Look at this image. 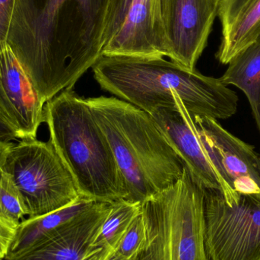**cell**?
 <instances>
[{
	"mask_svg": "<svg viewBox=\"0 0 260 260\" xmlns=\"http://www.w3.org/2000/svg\"><path fill=\"white\" fill-rule=\"evenodd\" d=\"M114 0H17L7 45L44 104L92 68Z\"/></svg>",
	"mask_w": 260,
	"mask_h": 260,
	"instance_id": "cell-1",
	"label": "cell"
},
{
	"mask_svg": "<svg viewBox=\"0 0 260 260\" xmlns=\"http://www.w3.org/2000/svg\"><path fill=\"white\" fill-rule=\"evenodd\" d=\"M91 69L102 89L148 114L176 106L175 97L192 116L227 120L238 111V94L220 78L164 57L102 56Z\"/></svg>",
	"mask_w": 260,
	"mask_h": 260,
	"instance_id": "cell-2",
	"label": "cell"
},
{
	"mask_svg": "<svg viewBox=\"0 0 260 260\" xmlns=\"http://www.w3.org/2000/svg\"><path fill=\"white\" fill-rule=\"evenodd\" d=\"M86 101L124 178L125 200L142 204L180 180L184 164L148 113L118 98Z\"/></svg>",
	"mask_w": 260,
	"mask_h": 260,
	"instance_id": "cell-3",
	"label": "cell"
},
{
	"mask_svg": "<svg viewBox=\"0 0 260 260\" xmlns=\"http://www.w3.org/2000/svg\"><path fill=\"white\" fill-rule=\"evenodd\" d=\"M50 141L74 179L79 195L99 203L126 200L114 152L86 99L64 90L44 106Z\"/></svg>",
	"mask_w": 260,
	"mask_h": 260,
	"instance_id": "cell-4",
	"label": "cell"
},
{
	"mask_svg": "<svg viewBox=\"0 0 260 260\" xmlns=\"http://www.w3.org/2000/svg\"><path fill=\"white\" fill-rule=\"evenodd\" d=\"M141 212L146 241L136 260H209L204 187L186 167L177 183L141 204Z\"/></svg>",
	"mask_w": 260,
	"mask_h": 260,
	"instance_id": "cell-5",
	"label": "cell"
},
{
	"mask_svg": "<svg viewBox=\"0 0 260 260\" xmlns=\"http://www.w3.org/2000/svg\"><path fill=\"white\" fill-rule=\"evenodd\" d=\"M2 171L10 176L29 218L70 206L80 197L73 176L50 142L12 145Z\"/></svg>",
	"mask_w": 260,
	"mask_h": 260,
	"instance_id": "cell-6",
	"label": "cell"
},
{
	"mask_svg": "<svg viewBox=\"0 0 260 260\" xmlns=\"http://www.w3.org/2000/svg\"><path fill=\"white\" fill-rule=\"evenodd\" d=\"M205 247L209 260H260V195L228 203L204 188Z\"/></svg>",
	"mask_w": 260,
	"mask_h": 260,
	"instance_id": "cell-7",
	"label": "cell"
},
{
	"mask_svg": "<svg viewBox=\"0 0 260 260\" xmlns=\"http://www.w3.org/2000/svg\"><path fill=\"white\" fill-rule=\"evenodd\" d=\"M203 147L221 180L238 194L260 195L255 147L234 136L218 120L192 116Z\"/></svg>",
	"mask_w": 260,
	"mask_h": 260,
	"instance_id": "cell-8",
	"label": "cell"
},
{
	"mask_svg": "<svg viewBox=\"0 0 260 260\" xmlns=\"http://www.w3.org/2000/svg\"><path fill=\"white\" fill-rule=\"evenodd\" d=\"M221 0H165L164 21L171 60L196 70L208 44Z\"/></svg>",
	"mask_w": 260,
	"mask_h": 260,
	"instance_id": "cell-9",
	"label": "cell"
},
{
	"mask_svg": "<svg viewBox=\"0 0 260 260\" xmlns=\"http://www.w3.org/2000/svg\"><path fill=\"white\" fill-rule=\"evenodd\" d=\"M175 102L176 106L157 108L149 114L197 183L206 189L219 190L226 202L236 200L240 194L229 187L215 171L192 116L180 98L175 97Z\"/></svg>",
	"mask_w": 260,
	"mask_h": 260,
	"instance_id": "cell-10",
	"label": "cell"
},
{
	"mask_svg": "<svg viewBox=\"0 0 260 260\" xmlns=\"http://www.w3.org/2000/svg\"><path fill=\"white\" fill-rule=\"evenodd\" d=\"M45 104L9 45L0 50V114L22 140L35 139Z\"/></svg>",
	"mask_w": 260,
	"mask_h": 260,
	"instance_id": "cell-11",
	"label": "cell"
},
{
	"mask_svg": "<svg viewBox=\"0 0 260 260\" xmlns=\"http://www.w3.org/2000/svg\"><path fill=\"white\" fill-rule=\"evenodd\" d=\"M112 203L96 202L21 253L6 260H88Z\"/></svg>",
	"mask_w": 260,
	"mask_h": 260,
	"instance_id": "cell-12",
	"label": "cell"
},
{
	"mask_svg": "<svg viewBox=\"0 0 260 260\" xmlns=\"http://www.w3.org/2000/svg\"><path fill=\"white\" fill-rule=\"evenodd\" d=\"M165 0H134L123 26L102 56L169 57L164 21Z\"/></svg>",
	"mask_w": 260,
	"mask_h": 260,
	"instance_id": "cell-13",
	"label": "cell"
},
{
	"mask_svg": "<svg viewBox=\"0 0 260 260\" xmlns=\"http://www.w3.org/2000/svg\"><path fill=\"white\" fill-rule=\"evenodd\" d=\"M220 79L245 94L260 134V39L234 57Z\"/></svg>",
	"mask_w": 260,
	"mask_h": 260,
	"instance_id": "cell-14",
	"label": "cell"
},
{
	"mask_svg": "<svg viewBox=\"0 0 260 260\" xmlns=\"http://www.w3.org/2000/svg\"><path fill=\"white\" fill-rule=\"evenodd\" d=\"M96 202L80 197L75 203L43 216L21 221L15 232L9 253L5 259L24 251L56 228L70 221Z\"/></svg>",
	"mask_w": 260,
	"mask_h": 260,
	"instance_id": "cell-15",
	"label": "cell"
},
{
	"mask_svg": "<svg viewBox=\"0 0 260 260\" xmlns=\"http://www.w3.org/2000/svg\"><path fill=\"white\" fill-rule=\"evenodd\" d=\"M140 212V203L125 200L112 203L92 243L88 260L112 259L130 224Z\"/></svg>",
	"mask_w": 260,
	"mask_h": 260,
	"instance_id": "cell-16",
	"label": "cell"
},
{
	"mask_svg": "<svg viewBox=\"0 0 260 260\" xmlns=\"http://www.w3.org/2000/svg\"><path fill=\"white\" fill-rule=\"evenodd\" d=\"M260 39V0H252L225 30L216 53L218 60L228 65L234 57Z\"/></svg>",
	"mask_w": 260,
	"mask_h": 260,
	"instance_id": "cell-17",
	"label": "cell"
},
{
	"mask_svg": "<svg viewBox=\"0 0 260 260\" xmlns=\"http://www.w3.org/2000/svg\"><path fill=\"white\" fill-rule=\"evenodd\" d=\"M27 215L25 208L10 176L0 171V221L16 232L21 218Z\"/></svg>",
	"mask_w": 260,
	"mask_h": 260,
	"instance_id": "cell-18",
	"label": "cell"
},
{
	"mask_svg": "<svg viewBox=\"0 0 260 260\" xmlns=\"http://www.w3.org/2000/svg\"><path fill=\"white\" fill-rule=\"evenodd\" d=\"M146 241V229L142 212L136 217L111 260H136Z\"/></svg>",
	"mask_w": 260,
	"mask_h": 260,
	"instance_id": "cell-19",
	"label": "cell"
},
{
	"mask_svg": "<svg viewBox=\"0 0 260 260\" xmlns=\"http://www.w3.org/2000/svg\"><path fill=\"white\" fill-rule=\"evenodd\" d=\"M133 2L134 0H114L105 35L106 44L123 26Z\"/></svg>",
	"mask_w": 260,
	"mask_h": 260,
	"instance_id": "cell-20",
	"label": "cell"
},
{
	"mask_svg": "<svg viewBox=\"0 0 260 260\" xmlns=\"http://www.w3.org/2000/svg\"><path fill=\"white\" fill-rule=\"evenodd\" d=\"M252 0H221L218 18L221 24V30L229 27L243 11L250 4Z\"/></svg>",
	"mask_w": 260,
	"mask_h": 260,
	"instance_id": "cell-21",
	"label": "cell"
},
{
	"mask_svg": "<svg viewBox=\"0 0 260 260\" xmlns=\"http://www.w3.org/2000/svg\"><path fill=\"white\" fill-rule=\"evenodd\" d=\"M17 0H0V50L7 45L8 35Z\"/></svg>",
	"mask_w": 260,
	"mask_h": 260,
	"instance_id": "cell-22",
	"label": "cell"
},
{
	"mask_svg": "<svg viewBox=\"0 0 260 260\" xmlns=\"http://www.w3.org/2000/svg\"><path fill=\"white\" fill-rule=\"evenodd\" d=\"M15 232L0 221V259H5L7 256Z\"/></svg>",
	"mask_w": 260,
	"mask_h": 260,
	"instance_id": "cell-23",
	"label": "cell"
},
{
	"mask_svg": "<svg viewBox=\"0 0 260 260\" xmlns=\"http://www.w3.org/2000/svg\"><path fill=\"white\" fill-rule=\"evenodd\" d=\"M0 139L5 142H10L12 140L18 139V135L10 125L6 121L0 114Z\"/></svg>",
	"mask_w": 260,
	"mask_h": 260,
	"instance_id": "cell-24",
	"label": "cell"
},
{
	"mask_svg": "<svg viewBox=\"0 0 260 260\" xmlns=\"http://www.w3.org/2000/svg\"><path fill=\"white\" fill-rule=\"evenodd\" d=\"M12 145L13 144L11 143V142H5V141L0 139V171H1L3 164H4L8 151H9Z\"/></svg>",
	"mask_w": 260,
	"mask_h": 260,
	"instance_id": "cell-25",
	"label": "cell"
},
{
	"mask_svg": "<svg viewBox=\"0 0 260 260\" xmlns=\"http://www.w3.org/2000/svg\"><path fill=\"white\" fill-rule=\"evenodd\" d=\"M256 166H257V171L260 177V154H258L257 160H256Z\"/></svg>",
	"mask_w": 260,
	"mask_h": 260,
	"instance_id": "cell-26",
	"label": "cell"
},
{
	"mask_svg": "<svg viewBox=\"0 0 260 260\" xmlns=\"http://www.w3.org/2000/svg\"><path fill=\"white\" fill-rule=\"evenodd\" d=\"M0 260H3V259H0Z\"/></svg>",
	"mask_w": 260,
	"mask_h": 260,
	"instance_id": "cell-27",
	"label": "cell"
}]
</instances>
